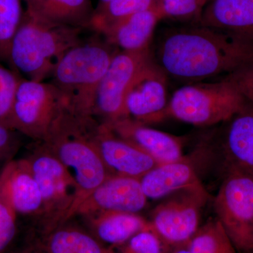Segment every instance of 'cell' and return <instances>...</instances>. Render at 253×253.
<instances>
[{
	"label": "cell",
	"mask_w": 253,
	"mask_h": 253,
	"mask_svg": "<svg viewBox=\"0 0 253 253\" xmlns=\"http://www.w3.org/2000/svg\"><path fill=\"white\" fill-rule=\"evenodd\" d=\"M153 54L168 77L200 83L253 64V43L191 23L165 31Z\"/></svg>",
	"instance_id": "obj_1"
},
{
	"label": "cell",
	"mask_w": 253,
	"mask_h": 253,
	"mask_svg": "<svg viewBox=\"0 0 253 253\" xmlns=\"http://www.w3.org/2000/svg\"><path fill=\"white\" fill-rule=\"evenodd\" d=\"M99 125L94 116L81 114L67 106L41 141L67 168L76 182L74 201L65 223L74 217L80 205L111 175L96 144Z\"/></svg>",
	"instance_id": "obj_2"
},
{
	"label": "cell",
	"mask_w": 253,
	"mask_h": 253,
	"mask_svg": "<svg viewBox=\"0 0 253 253\" xmlns=\"http://www.w3.org/2000/svg\"><path fill=\"white\" fill-rule=\"evenodd\" d=\"M83 28L46 22L25 11L9 50L13 71L38 82L51 78L64 55L81 44Z\"/></svg>",
	"instance_id": "obj_3"
},
{
	"label": "cell",
	"mask_w": 253,
	"mask_h": 253,
	"mask_svg": "<svg viewBox=\"0 0 253 253\" xmlns=\"http://www.w3.org/2000/svg\"><path fill=\"white\" fill-rule=\"evenodd\" d=\"M117 48L106 41L82 42L69 50L61 60L51 81L67 101L68 106L93 116L96 91Z\"/></svg>",
	"instance_id": "obj_4"
},
{
	"label": "cell",
	"mask_w": 253,
	"mask_h": 253,
	"mask_svg": "<svg viewBox=\"0 0 253 253\" xmlns=\"http://www.w3.org/2000/svg\"><path fill=\"white\" fill-rule=\"evenodd\" d=\"M246 101L225 78L214 83L186 84L174 91L165 117L195 126L222 124L239 112Z\"/></svg>",
	"instance_id": "obj_5"
},
{
	"label": "cell",
	"mask_w": 253,
	"mask_h": 253,
	"mask_svg": "<svg viewBox=\"0 0 253 253\" xmlns=\"http://www.w3.org/2000/svg\"><path fill=\"white\" fill-rule=\"evenodd\" d=\"M27 160L43 199L42 217L43 235L65 224L74 201L76 185L69 170L60 162L42 141Z\"/></svg>",
	"instance_id": "obj_6"
},
{
	"label": "cell",
	"mask_w": 253,
	"mask_h": 253,
	"mask_svg": "<svg viewBox=\"0 0 253 253\" xmlns=\"http://www.w3.org/2000/svg\"><path fill=\"white\" fill-rule=\"evenodd\" d=\"M154 59L150 46L138 51H118L98 86L93 116L103 123L126 118V94Z\"/></svg>",
	"instance_id": "obj_7"
},
{
	"label": "cell",
	"mask_w": 253,
	"mask_h": 253,
	"mask_svg": "<svg viewBox=\"0 0 253 253\" xmlns=\"http://www.w3.org/2000/svg\"><path fill=\"white\" fill-rule=\"evenodd\" d=\"M209 199L205 186L169 195L155 208L150 229L168 249L189 244L201 226V214Z\"/></svg>",
	"instance_id": "obj_8"
},
{
	"label": "cell",
	"mask_w": 253,
	"mask_h": 253,
	"mask_svg": "<svg viewBox=\"0 0 253 253\" xmlns=\"http://www.w3.org/2000/svg\"><path fill=\"white\" fill-rule=\"evenodd\" d=\"M67 106L66 98L52 83L21 78L13 104L11 128L34 140L42 141Z\"/></svg>",
	"instance_id": "obj_9"
},
{
	"label": "cell",
	"mask_w": 253,
	"mask_h": 253,
	"mask_svg": "<svg viewBox=\"0 0 253 253\" xmlns=\"http://www.w3.org/2000/svg\"><path fill=\"white\" fill-rule=\"evenodd\" d=\"M217 219L239 253L253 250V176L226 173L214 201Z\"/></svg>",
	"instance_id": "obj_10"
},
{
	"label": "cell",
	"mask_w": 253,
	"mask_h": 253,
	"mask_svg": "<svg viewBox=\"0 0 253 253\" xmlns=\"http://www.w3.org/2000/svg\"><path fill=\"white\" fill-rule=\"evenodd\" d=\"M147 200L139 179L111 174L80 205L74 217L107 211L138 213Z\"/></svg>",
	"instance_id": "obj_11"
},
{
	"label": "cell",
	"mask_w": 253,
	"mask_h": 253,
	"mask_svg": "<svg viewBox=\"0 0 253 253\" xmlns=\"http://www.w3.org/2000/svg\"><path fill=\"white\" fill-rule=\"evenodd\" d=\"M167 75L156 60L143 71L128 91L126 99V117L148 124L160 122L167 108Z\"/></svg>",
	"instance_id": "obj_12"
},
{
	"label": "cell",
	"mask_w": 253,
	"mask_h": 253,
	"mask_svg": "<svg viewBox=\"0 0 253 253\" xmlns=\"http://www.w3.org/2000/svg\"><path fill=\"white\" fill-rule=\"evenodd\" d=\"M219 147L225 174L253 176V104L247 102L239 112L222 123Z\"/></svg>",
	"instance_id": "obj_13"
},
{
	"label": "cell",
	"mask_w": 253,
	"mask_h": 253,
	"mask_svg": "<svg viewBox=\"0 0 253 253\" xmlns=\"http://www.w3.org/2000/svg\"><path fill=\"white\" fill-rule=\"evenodd\" d=\"M96 144L101 159L111 174L140 179L158 163L151 156L100 123Z\"/></svg>",
	"instance_id": "obj_14"
},
{
	"label": "cell",
	"mask_w": 253,
	"mask_h": 253,
	"mask_svg": "<svg viewBox=\"0 0 253 253\" xmlns=\"http://www.w3.org/2000/svg\"><path fill=\"white\" fill-rule=\"evenodd\" d=\"M104 124L120 137L142 150L158 164L186 157L183 153V140L179 136L153 129L128 117Z\"/></svg>",
	"instance_id": "obj_15"
},
{
	"label": "cell",
	"mask_w": 253,
	"mask_h": 253,
	"mask_svg": "<svg viewBox=\"0 0 253 253\" xmlns=\"http://www.w3.org/2000/svg\"><path fill=\"white\" fill-rule=\"evenodd\" d=\"M199 24L253 43V0H211Z\"/></svg>",
	"instance_id": "obj_16"
},
{
	"label": "cell",
	"mask_w": 253,
	"mask_h": 253,
	"mask_svg": "<svg viewBox=\"0 0 253 253\" xmlns=\"http://www.w3.org/2000/svg\"><path fill=\"white\" fill-rule=\"evenodd\" d=\"M148 199H163L181 190L203 187L196 169L185 157L174 162L158 164L139 179Z\"/></svg>",
	"instance_id": "obj_17"
},
{
	"label": "cell",
	"mask_w": 253,
	"mask_h": 253,
	"mask_svg": "<svg viewBox=\"0 0 253 253\" xmlns=\"http://www.w3.org/2000/svg\"><path fill=\"white\" fill-rule=\"evenodd\" d=\"M83 217L91 235L104 246L113 249L150 227L149 221L138 213L107 211Z\"/></svg>",
	"instance_id": "obj_18"
},
{
	"label": "cell",
	"mask_w": 253,
	"mask_h": 253,
	"mask_svg": "<svg viewBox=\"0 0 253 253\" xmlns=\"http://www.w3.org/2000/svg\"><path fill=\"white\" fill-rule=\"evenodd\" d=\"M161 20L155 4L118 21L101 35L108 43L122 51H138L149 47L155 28Z\"/></svg>",
	"instance_id": "obj_19"
},
{
	"label": "cell",
	"mask_w": 253,
	"mask_h": 253,
	"mask_svg": "<svg viewBox=\"0 0 253 253\" xmlns=\"http://www.w3.org/2000/svg\"><path fill=\"white\" fill-rule=\"evenodd\" d=\"M6 166L11 201L17 214L42 217V196L27 158L13 160Z\"/></svg>",
	"instance_id": "obj_20"
},
{
	"label": "cell",
	"mask_w": 253,
	"mask_h": 253,
	"mask_svg": "<svg viewBox=\"0 0 253 253\" xmlns=\"http://www.w3.org/2000/svg\"><path fill=\"white\" fill-rule=\"evenodd\" d=\"M26 11L46 22L71 27H89L94 14L91 0H23Z\"/></svg>",
	"instance_id": "obj_21"
},
{
	"label": "cell",
	"mask_w": 253,
	"mask_h": 253,
	"mask_svg": "<svg viewBox=\"0 0 253 253\" xmlns=\"http://www.w3.org/2000/svg\"><path fill=\"white\" fill-rule=\"evenodd\" d=\"M39 246L46 253H117L87 230L67 223L45 234Z\"/></svg>",
	"instance_id": "obj_22"
},
{
	"label": "cell",
	"mask_w": 253,
	"mask_h": 253,
	"mask_svg": "<svg viewBox=\"0 0 253 253\" xmlns=\"http://www.w3.org/2000/svg\"><path fill=\"white\" fill-rule=\"evenodd\" d=\"M157 0H109L94 9L89 28L101 34L118 21L149 9Z\"/></svg>",
	"instance_id": "obj_23"
},
{
	"label": "cell",
	"mask_w": 253,
	"mask_h": 253,
	"mask_svg": "<svg viewBox=\"0 0 253 253\" xmlns=\"http://www.w3.org/2000/svg\"><path fill=\"white\" fill-rule=\"evenodd\" d=\"M189 249L190 253H239L217 219L200 227Z\"/></svg>",
	"instance_id": "obj_24"
},
{
	"label": "cell",
	"mask_w": 253,
	"mask_h": 253,
	"mask_svg": "<svg viewBox=\"0 0 253 253\" xmlns=\"http://www.w3.org/2000/svg\"><path fill=\"white\" fill-rule=\"evenodd\" d=\"M23 13L21 0H0V62L9 63L10 46Z\"/></svg>",
	"instance_id": "obj_25"
},
{
	"label": "cell",
	"mask_w": 253,
	"mask_h": 253,
	"mask_svg": "<svg viewBox=\"0 0 253 253\" xmlns=\"http://www.w3.org/2000/svg\"><path fill=\"white\" fill-rule=\"evenodd\" d=\"M211 0H157L156 7L161 20H177L199 23L205 8Z\"/></svg>",
	"instance_id": "obj_26"
},
{
	"label": "cell",
	"mask_w": 253,
	"mask_h": 253,
	"mask_svg": "<svg viewBox=\"0 0 253 253\" xmlns=\"http://www.w3.org/2000/svg\"><path fill=\"white\" fill-rule=\"evenodd\" d=\"M6 165L7 175L0 194V253H5L9 249L17 231L18 214L11 201Z\"/></svg>",
	"instance_id": "obj_27"
},
{
	"label": "cell",
	"mask_w": 253,
	"mask_h": 253,
	"mask_svg": "<svg viewBox=\"0 0 253 253\" xmlns=\"http://www.w3.org/2000/svg\"><path fill=\"white\" fill-rule=\"evenodd\" d=\"M21 78L18 73L5 68L0 62V123L11 129L13 104Z\"/></svg>",
	"instance_id": "obj_28"
},
{
	"label": "cell",
	"mask_w": 253,
	"mask_h": 253,
	"mask_svg": "<svg viewBox=\"0 0 253 253\" xmlns=\"http://www.w3.org/2000/svg\"><path fill=\"white\" fill-rule=\"evenodd\" d=\"M117 249V253H165L169 250L150 227L138 233Z\"/></svg>",
	"instance_id": "obj_29"
},
{
	"label": "cell",
	"mask_w": 253,
	"mask_h": 253,
	"mask_svg": "<svg viewBox=\"0 0 253 253\" xmlns=\"http://www.w3.org/2000/svg\"><path fill=\"white\" fill-rule=\"evenodd\" d=\"M18 134L17 131L0 123V166L4 167L17 154L21 145Z\"/></svg>",
	"instance_id": "obj_30"
},
{
	"label": "cell",
	"mask_w": 253,
	"mask_h": 253,
	"mask_svg": "<svg viewBox=\"0 0 253 253\" xmlns=\"http://www.w3.org/2000/svg\"><path fill=\"white\" fill-rule=\"evenodd\" d=\"M223 78L227 80L247 102L253 104V64Z\"/></svg>",
	"instance_id": "obj_31"
},
{
	"label": "cell",
	"mask_w": 253,
	"mask_h": 253,
	"mask_svg": "<svg viewBox=\"0 0 253 253\" xmlns=\"http://www.w3.org/2000/svg\"><path fill=\"white\" fill-rule=\"evenodd\" d=\"M165 253H190L189 244L168 250Z\"/></svg>",
	"instance_id": "obj_32"
},
{
	"label": "cell",
	"mask_w": 253,
	"mask_h": 253,
	"mask_svg": "<svg viewBox=\"0 0 253 253\" xmlns=\"http://www.w3.org/2000/svg\"><path fill=\"white\" fill-rule=\"evenodd\" d=\"M6 175H7V171H6V166L0 171V194H1V190L4 185L5 181H6Z\"/></svg>",
	"instance_id": "obj_33"
},
{
	"label": "cell",
	"mask_w": 253,
	"mask_h": 253,
	"mask_svg": "<svg viewBox=\"0 0 253 253\" xmlns=\"http://www.w3.org/2000/svg\"><path fill=\"white\" fill-rule=\"evenodd\" d=\"M17 253H46L41 248H35V249H28L20 251Z\"/></svg>",
	"instance_id": "obj_34"
},
{
	"label": "cell",
	"mask_w": 253,
	"mask_h": 253,
	"mask_svg": "<svg viewBox=\"0 0 253 253\" xmlns=\"http://www.w3.org/2000/svg\"><path fill=\"white\" fill-rule=\"evenodd\" d=\"M109 0H100L99 4H104V3L107 2Z\"/></svg>",
	"instance_id": "obj_35"
},
{
	"label": "cell",
	"mask_w": 253,
	"mask_h": 253,
	"mask_svg": "<svg viewBox=\"0 0 253 253\" xmlns=\"http://www.w3.org/2000/svg\"><path fill=\"white\" fill-rule=\"evenodd\" d=\"M253 251H251V252H253Z\"/></svg>",
	"instance_id": "obj_36"
},
{
	"label": "cell",
	"mask_w": 253,
	"mask_h": 253,
	"mask_svg": "<svg viewBox=\"0 0 253 253\" xmlns=\"http://www.w3.org/2000/svg\"><path fill=\"white\" fill-rule=\"evenodd\" d=\"M251 253H253V252H251Z\"/></svg>",
	"instance_id": "obj_37"
}]
</instances>
